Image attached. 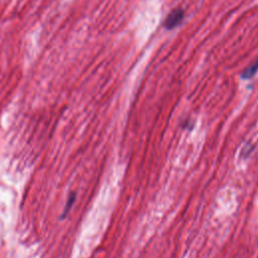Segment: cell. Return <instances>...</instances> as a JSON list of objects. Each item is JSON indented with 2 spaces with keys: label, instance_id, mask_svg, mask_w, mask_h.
I'll return each mask as SVG.
<instances>
[{
  "label": "cell",
  "instance_id": "7a4b0ae2",
  "mask_svg": "<svg viewBox=\"0 0 258 258\" xmlns=\"http://www.w3.org/2000/svg\"><path fill=\"white\" fill-rule=\"evenodd\" d=\"M257 72H258V59L255 62H253L251 66H249L246 70H244L241 77L244 80H248V79H251Z\"/></svg>",
  "mask_w": 258,
  "mask_h": 258
},
{
  "label": "cell",
  "instance_id": "6da1fadb",
  "mask_svg": "<svg viewBox=\"0 0 258 258\" xmlns=\"http://www.w3.org/2000/svg\"><path fill=\"white\" fill-rule=\"evenodd\" d=\"M184 18V11L181 8L173 9L164 20V27L168 30L177 27Z\"/></svg>",
  "mask_w": 258,
  "mask_h": 258
},
{
  "label": "cell",
  "instance_id": "3957f363",
  "mask_svg": "<svg viewBox=\"0 0 258 258\" xmlns=\"http://www.w3.org/2000/svg\"><path fill=\"white\" fill-rule=\"evenodd\" d=\"M75 200H76V194L75 192H71L68 200H67V203H66V206H64V210L62 212V218L67 216V214L69 213L70 209L72 208L73 204L75 203Z\"/></svg>",
  "mask_w": 258,
  "mask_h": 258
}]
</instances>
